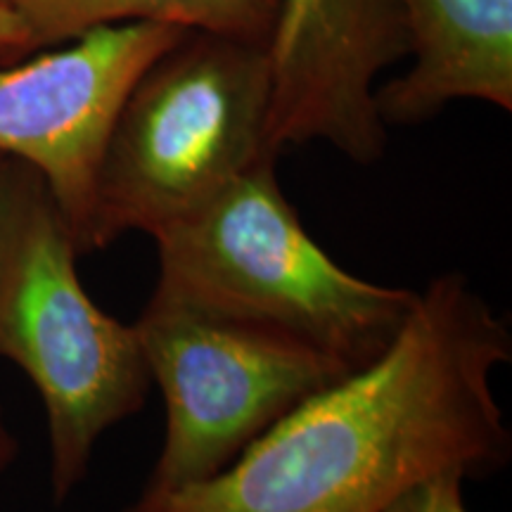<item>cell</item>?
<instances>
[{"instance_id":"6da1fadb","label":"cell","mask_w":512,"mask_h":512,"mask_svg":"<svg viewBox=\"0 0 512 512\" xmlns=\"http://www.w3.org/2000/svg\"><path fill=\"white\" fill-rule=\"evenodd\" d=\"M512 332L463 273H441L392 347L311 394L226 470L124 512H384L441 472L508 465L512 434L491 380Z\"/></svg>"},{"instance_id":"7a4b0ae2","label":"cell","mask_w":512,"mask_h":512,"mask_svg":"<svg viewBox=\"0 0 512 512\" xmlns=\"http://www.w3.org/2000/svg\"><path fill=\"white\" fill-rule=\"evenodd\" d=\"M275 162L264 157L152 235V299L292 337L349 370L368 366L420 292L368 283L332 261L285 197Z\"/></svg>"},{"instance_id":"3957f363","label":"cell","mask_w":512,"mask_h":512,"mask_svg":"<svg viewBox=\"0 0 512 512\" xmlns=\"http://www.w3.org/2000/svg\"><path fill=\"white\" fill-rule=\"evenodd\" d=\"M72 228L41 176L0 162V358L29 377L48 420L50 489L64 503L102 434L145 406L152 377L136 325L93 302Z\"/></svg>"},{"instance_id":"277c9868","label":"cell","mask_w":512,"mask_h":512,"mask_svg":"<svg viewBox=\"0 0 512 512\" xmlns=\"http://www.w3.org/2000/svg\"><path fill=\"white\" fill-rule=\"evenodd\" d=\"M266 43L190 31L150 64L121 107L95 185L88 254L155 235L264 157Z\"/></svg>"},{"instance_id":"5b68a950","label":"cell","mask_w":512,"mask_h":512,"mask_svg":"<svg viewBox=\"0 0 512 512\" xmlns=\"http://www.w3.org/2000/svg\"><path fill=\"white\" fill-rule=\"evenodd\" d=\"M133 325L166 403L145 494L207 482L294 406L354 373L292 337L152 297Z\"/></svg>"},{"instance_id":"8992f818","label":"cell","mask_w":512,"mask_h":512,"mask_svg":"<svg viewBox=\"0 0 512 512\" xmlns=\"http://www.w3.org/2000/svg\"><path fill=\"white\" fill-rule=\"evenodd\" d=\"M188 34L176 24H110L0 69V155L29 164L46 181L81 256L121 107L150 64Z\"/></svg>"},{"instance_id":"52a82bcc","label":"cell","mask_w":512,"mask_h":512,"mask_svg":"<svg viewBox=\"0 0 512 512\" xmlns=\"http://www.w3.org/2000/svg\"><path fill=\"white\" fill-rule=\"evenodd\" d=\"M266 48L275 155L306 143L332 145L356 164L384 155L375 79L408 55L399 0H280Z\"/></svg>"},{"instance_id":"ba28073f","label":"cell","mask_w":512,"mask_h":512,"mask_svg":"<svg viewBox=\"0 0 512 512\" xmlns=\"http://www.w3.org/2000/svg\"><path fill=\"white\" fill-rule=\"evenodd\" d=\"M413 67L375 91L384 126H415L456 100L512 110V0H399Z\"/></svg>"},{"instance_id":"9c48e42d","label":"cell","mask_w":512,"mask_h":512,"mask_svg":"<svg viewBox=\"0 0 512 512\" xmlns=\"http://www.w3.org/2000/svg\"><path fill=\"white\" fill-rule=\"evenodd\" d=\"M29 31L31 53L69 43L86 31L126 22L176 24L268 43L280 0H8Z\"/></svg>"},{"instance_id":"30bf717a","label":"cell","mask_w":512,"mask_h":512,"mask_svg":"<svg viewBox=\"0 0 512 512\" xmlns=\"http://www.w3.org/2000/svg\"><path fill=\"white\" fill-rule=\"evenodd\" d=\"M463 472H441L413 484L394 498L384 512H467L463 498Z\"/></svg>"},{"instance_id":"8fae6325","label":"cell","mask_w":512,"mask_h":512,"mask_svg":"<svg viewBox=\"0 0 512 512\" xmlns=\"http://www.w3.org/2000/svg\"><path fill=\"white\" fill-rule=\"evenodd\" d=\"M31 55L29 31L8 0H0V60Z\"/></svg>"},{"instance_id":"7c38bea8","label":"cell","mask_w":512,"mask_h":512,"mask_svg":"<svg viewBox=\"0 0 512 512\" xmlns=\"http://www.w3.org/2000/svg\"><path fill=\"white\" fill-rule=\"evenodd\" d=\"M0 162H3V155H0ZM17 456V439L12 437V432L5 425L3 411H0V479H3L5 472L10 470V465L15 463Z\"/></svg>"}]
</instances>
